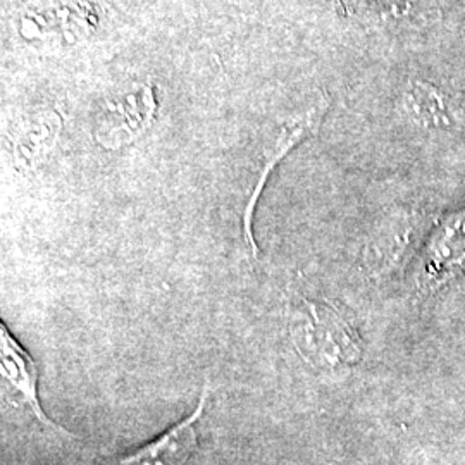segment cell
Listing matches in <instances>:
<instances>
[{
    "mask_svg": "<svg viewBox=\"0 0 465 465\" xmlns=\"http://www.w3.org/2000/svg\"><path fill=\"white\" fill-rule=\"evenodd\" d=\"M405 105L424 126H449L451 113L441 94L428 84H417L416 88L407 94Z\"/></svg>",
    "mask_w": 465,
    "mask_h": 465,
    "instance_id": "7",
    "label": "cell"
},
{
    "mask_svg": "<svg viewBox=\"0 0 465 465\" xmlns=\"http://www.w3.org/2000/svg\"><path fill=\"white\" fill-rule=\"evenodd\" d=\"M326 109H328V102L321 100V102H317L316 105H312L309 111H305V113H302L299 116L290 119L282 126V134H278L276 142L272 143V147L269 150V157H267V161L264 163L261 178H259L257 186L252 192V197H250L249 203H247V211H245V238H247L250 252H252V255L255 259L259 257V250H257V243H255L253 232H252V216H253L255 202H257L259 195H261V190H262V186L266 183L267 176L272 171V167L280 163V159L284 157V153L288 150L293 149L302 138H305L307 134H312L316 130L321 117L326 113Z\"/></svg>",
    "mask_w": 465,
    "mask_h": 465,
    "instance_id": "5",
    "label": "cell"
},
{
    "mask_svg": "<svg viewBox=\"0 0 465 465\" xmlns=\"http://www.w3.org/2000/svg\"><path fill=\"white\" fill-rule=\"evenodd\" d=\"M297 349L321 366L351 364L361 355L357 334L330 305L302 300L292 319Z\"/></svg>",
    "mask_w": 465,
    "mask_h": 465,
    "instance_id": "1",
    "label": "cell"
},
{
    "mask_svg": "<svg viewBox=\"0 0 465 465\" xmlns=\"http://www.w3.org/2000/svg\"><path fill=\"white\" fill-rule=\"evenodd\" d=\"M0 366H2V378L11 386V390L17 395L19 401L26 405L36 420L45 426L61 431L45 412L42 411L40 399H38V369L32 355L23 349L13 334L5 328L0 326Z\"/></svg>",
    "mask_w": 465,
    "mask_h": 465,
    "instance_id": "4",
    "label": "cell"
},
{
    "mask_svg": "<svg viewBox=\"0 0 465 465\" xmlns=\"http://www.w3.org/2000/svg\"><path fill=\"white\" fill-rule=\"evenodd\" d=\"M61 116L55 111H42L26 117L17 128L15 157L23 167H35L47 157L59 130Z\"/></svg>",
    "mask_w": 465,
    "mask_h": 465,
    "instance_id": "6",
    "label": "cell"
},
{
    "mask_svg": "<svg viewBox=\"0 0 465 465\" xmlns=\"http://www.w3.org/2000/svg\"><path fill=\"white\" fill-rule=\"evenodd\" d=\"M209 386L203 388L200 395L197 409L183 420L169 428L166 432L157 436L155 440L143 445L142 449L134 450L119 460V465H184L199 447V422L209 399Z\"/></svg>",
    "mask_w": 465,
    "mask_h": 465,
    "instance_id": "2",
    "label": "cell"
},
{
    "mask_svg": "<svg viewBox=\"0 0 465 465\" xmlns=\"http://www.w3.org/2000/svg\"><path fill=\"white\" fill-rule=\"evenodd\" d=\"M153 99L147 90L114 99L100 114L97 138L100 143L116 149L134 142L149 128Z\"/></svg>",
    "mask_w": 465,
    "mask_h": 465,
    "instance_id": "3",
    "label": "cell"
}]
</instances>
